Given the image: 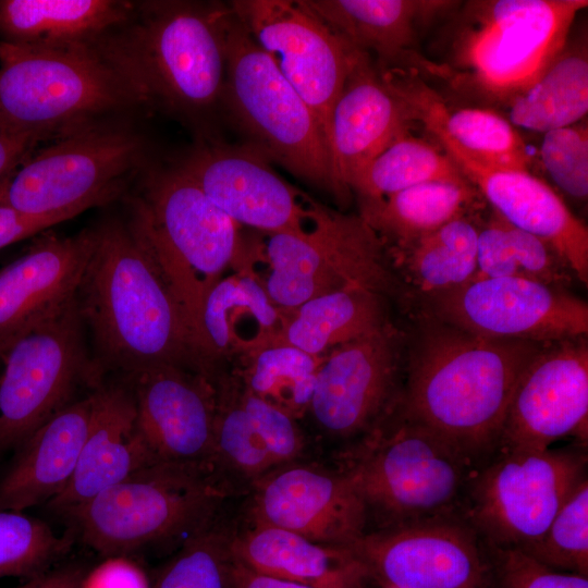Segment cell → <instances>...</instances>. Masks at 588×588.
<instances>
[{
    "label": "cell",
    "mask_w": 588,
    "mask_h": 588,
    "mask_svg": "<svg viewBox=\"0 0 588 588\" xmlns=\"http://www.w3.org/2000/svg\"><path fill=\"white\" fill-rule=\"evenodd\" d=\"M172 162L238 225L308 235L323 229L335 213L283 180L247 144L232 146L213 136L196 137Z\"/></svg>",
    "instance_id": "obj_14"
},
{
    "label": "cell",
    "mask_w": 588,
    "mask_h": 588,
    "mask_svg": "<svg viewBox=\"0 0 588 588\" xmlns=\"http://www.w3.org/2000/svg\"><path fill=\"white\" fill-rule=\"evenodd\" d=\"M413 117L371 58L357 50L333 108L329 151L338 197L350 194L353 175L397 138L409 133Z\"/></svg>",
    "instance_id": "obj_24"
},
{
    "label": "cell",
    "mask_w": 588,
    "mask_h": 588,
    "mask_svg": "<svg viewBox=\"0 0 588 588\" xmlns=\"http://www.w3.org/2000/svg\"><path fill=\"white\" fill-rule=\"evenodd\" d=\"M478 278H520L566 289L577 280L567 262L546 241L518 229L491 210L478 225Z\"/></svg>",
    "instance_id": "obj_35"
},
{
    "label": "cell",
    "mask_w": 588,
    "mask_h": 588,
    "mask_svg": "<svg viewBox=\"0 0 588 588\" xmlns=\"http://www.w3.org/2000/svg\"><path fill=\"white\" fill-rule=\"evenodd\" d=\"M578 449L497 450L474 471L461 514L486 543L523 549L585 479Z\"/></svg>",
    "instance_id": "obj_11"
},
{
    "label": "cell",
    "mask_w": 588,
    "mask_h": 588,
    "mask_svg": "<svg viewBox=\"0 0 588 588\" xmlns=\"http://www.w3.org/2000/svg\"><path fill=\"white\" fill-rule=\"evenodd\" d=\"M541 162L554 184L568 197L584 201L588 196V126L583 120L543 133Z\"/></svg>",
    "instance_id": "obj_43"
},
{
    "label": "cell",
    "mask_w": 588,
    "mask_h": 588,
    "mask_svg": "<svg viewBox=\"0 0 588 588\" xmlns=\"http://www.w3.org/2000/svg\"><path fill=\"white\" fill-rule=\"evenodd\" d=\"M401 395V394H400ZM344 470L384 527L461 513L479 466L437 431L413 418L400 396L362 437Z\"/></svg>",
    "instance_id": "obj_5"
},
{
    "label": "cell",
    "mask_w": 588,
    "mask_h": 588,
    "mask_svg": "<svg viewBox=\"0 0 588 588\" xmlns=\"http://www.w3.org/2000/svg\"><path fill=\"white\" fill-rule=\"evenodd\" d=\"M75 540L23 511L0 509V578L27 579L64 561Z\"/></svg>",
    "instance_id": "obj_40"
},
{
    "label": "cell",
    "mask_w": 588,
    "mask_h": 588,
    "mask_svg": "<svg viewBox=\"0 0 588 588\" xmlns=\"http://www.w3.org/2000/svg\"><path fill=\"white\" fill-rule=\"evenodd\" d=\"M127 217L182 311L197 348L204 301L238 248V224L172 161L152 160L132 185Z\"/></svg>",
    "instance_id": "obj_4"
},
{
    "label": "cell",
    "mask_w": 588,
    "mask_h": 588,
    "mask_svg": "<svg viewBox=\"0 0 588 588\" xmlns=\"http://www.w3.org/2000/svg\"><path fill=\"white\" fill-rule=\"evenodd\" d=\"M284 320L254 277H222L201 307L198 352L210 354L233 347L258 351L274 342Z\"/></svg>",
    "instance_id": "obj_30"
},
{
    "label": "cell",
    "mask_w": 588,
    "mask_h": 588,
    "mask_svg": "<svg viewBox=\"0 0 588 588\" xmlns=\"http://www.w3.org/2000/svg\"><path fill=\"white\" fill-rule=\"evenodd\" d=\"M425 93L443 130L467 155L490 168L529 171L526 144L507 118L488 108L451 110L427 85Z\"/></svg>",
    "instance_id": "obj_37"
},
{
    "label": "cell",
    "mask_w": 588,
    "mask_h": 588,
    "mask_svg": "<svg viewBox=\"0 0 588 588\" xmlns=\"http://www.w3.org/2000/svg\"><path fill=\"white\" fill-rule=\"evenodd\" d=\"M128 0H0V41L46 49L93 46L125 21Z\"/></svg>",
    "instance_id": "obj_29"
},
{
    "label": "cell",
    "mask_w": 588,
    "mask_h": 588,
    "mask_svg": "<svg viewBox=\"0 0 588 588\" xmlns=\"http://www.w3.org/2000/svg\"><path fill=\"white\" fill-rule=\"evenodd\" d=\"M93 414L75 471L48 507L66 515L134 471L157 463L137 424L132 387L122 376L93 388Z\"/></svg>",
    "instance_id": "obj_25"
},
{
    "label": "cell",
    "mask_w": 588,
    "mask_h": 588,
    "mask_svg": "<svg viewBox=\"0 0 588 588\" xmlns=\"http://www.w3.org/2000/svg\"><path fill=\"white\" fill-rule=\"evenodd\" d=\"M130 119L40 145L0 181V204L33 217L78 216L124 196L152 161Z\"/></svg>",
    "instance_id": "obj_7"
},
{
    "label": "cell",
    "mask_w": 588,
    "mask_h": 588,
    "mask_svg": "<svg viewBox=\"0 0 588 588\" xmlns=\"http://www.w3.org/2000/svg\"><path fill=\"white\" fill-rule=\"evenodd\" d=\"M93 389L74 400L14 451L0 478V509L25 511L57 498L78 463L93 414Z\"/></svg>",
    "instance_id": "obj_26"
},
{
    "label": "cell",
    "mask_w": 588,
    "mask_h": 588,
    "mask_svg": "<svg viewBox=\"0 0 588 588\" xmlns=\"http://www.w3.org/2000/svg\"><path fill=\"white\" fill-rule=\"evenodd\" d=\"M82 588H150V584L126 558H112L88 572Z\"/></svg>",
    "instance_id": "obj_47"
},
{
    "label": "cell",
    "mask_w": 588,
    "mask_h": 588,
    "mask_svg": "<svg viewBox=\"0 0 588 588\" xmlns=\"http://www.w3.org/2000/svg\"><path fill=\"white\" fill-rule=\"evenodd\" d=\"M488 549L497 588H588V576L553 569L518 548Z\"/></svg>",
    "instance_id": "obj_44"
},
{
    "label": "cell",
    "mask_w": 588,
    "mask_h": 588,
    "mask_svg": "<svg viewBox=\"0 0 588 588\" xmlns=\"http://www.w3.org/2000/svg\"><path fill=\"white\" fill-rule=\"evenodd\" d=\"M40 144L0 120V181L14 171Z\"/></svg>",
    "instance_id": "obj_48"
},
{
    "label": "cell",
    "mask_w": 588,
    "mask_h": 588,
    "mask_svg": "<svg viewBox=\"0 0 588 588\" xmlns=\"http://www.w3.org/2000/svg\"><path fill=\"white\" fill-rule=\"evenodd\" d=\"M381 295L368 287L348 286L309 299L284 320L273 343L319 357L387 324Z\"/></svg>",
    "instance_id": "obj_32"
},
{
    "label": "cell",
    "mask_w": 588,
    "mask_h": 588,
    "mask_svg": "<svg viewBox=\"0 0 588 588\" xmlns=\"http://www.w3.org/2000/svg\"><path fill=\"white\" fill-rule=\"evenodd\" d=\"M88 572L81 563L62 561L14 588H82Z\"/></svg>",
    "instance_id": "obj_49"
},
{
    "label": "cell",
    "mask_w": 588,
    "mask_h": 588,
    "mask_svg": "<svg viewBox=\"0 0 588 588\" xmlns=\"http://www.w3.org/2000/svg\"><path fill=\"white\" fill-rule=\"evenodd\" d=\"M76 303L101 378L198 355L177 302L128 217L94 224Z\"/></svg>",
    "instance_id": "obj_2"
},
{
    "label": "cell",
    "mask_w": 588,
    "mask_h": 588,
    "mask_svg": "<svg viewBox=\"0 0 588 588\" xmlns=\"http://www.w3.org/2000/svg\"><path fill=\"white\" fill-rule=\"evenodd\" d=\"M277 468L262 438L243 408L238 396L217 395L210 475L228 494L233 481L252 487Z\"/></svg>",
    "instance_id": "obj_38"
},
{
    "label": "cell",
    "mask_w": 588,
    "mask_h": 588,
    "mask_svg": "<svg viewBox=\"0 0 588 588\" xmlns=\"http://www.w3.org/2000/svg\"><path fill=\"white\" fill-rule=\"evenodd\" d=\"M587 418V336L546 344L517 379L497 450H546L569 434L584 440Z\"/></svg>",
    "instance_id": "obj_19"
},
{
    "label": "cell",
    "mask_w": 588,
    "mask_h": 588,
    "mask_svg": "<svg viewBox=\"0 0 588 588\" xmlns=\"http://www.w3.org/2000/svg\"><path fill=\"white\" fill-rule=\"evenodd\" d=\"M586 0L470 1L452 46L460 78L507 103L526 91L561 53Z\"/></svg>",
    "instance_id": "obj_10"
},
{
    "label": "cell",
    "mask_w": 588,
    "mask_h": 588,
    "mask_svg": "<svg viewBox=\"0 0 588 588\" xmlns=\"http://www.w3.org/2000/svg\"><path fill=\"white\" fill-rule=\"evenodd\" d=\"M430 181L467 180L445 152L408 133L359 169L348 189L359 200L378 199Z\"/></svg>",
    "instance_id": "obj_36"
},
{
    "label": "cell",
    "mask_w": 588,
    "mask_h": 588,
    "mask_svg": "<svg viewBox=\"0 0 588 588\" xmlns=\"http://www.w3.org/2000/svg\"><path fill=\"white\" fill-rule=\"evenodd\" d=\"M230 556L274 577L314 588H364L369 571L350 546L313 541L278 527L254 524L228 534Z\"/></svg>",
    "instance_id": "obj_27"
},
{
    "label": "cell",
    "mask_w": 588,
    "mask_h": 588,
    "mask_svg": "<svg viewBox=\"0 0 588 588\" xmlns=\"http://www.w3.org/2000/svg\"><path fill=\"white\" fill-rule=\"evenodd\" d=\"M238 400L262 438L277 467L294 463L303 452V436L294 417L244 390Z\"/></svg>",
    "instance_id": "obj_45"
},
{
    "label": "cell",
    "mask_w": 588,
    "mask_h": 588,
    "mask_svg": "<svg viewBox=\"0 0 588 588\" xmlns=\"http://www.w3.org/2000/svg\"><path fill=\"white\" fill-rule=\"evenodd\" d=\"M401 347L400 334L387 323L320 363L308 411L326 433L363 437L387 414L401 394Z\"/></svg>",
    "instance_id": "obj_20"
},
{
    "label": "cell",
    "mask_w": 588,
    "mask_h": 588,
    "mask_svg": "<svg viewBox=\"0 0 588 588\" xmlns=\"http://www.w3.org/2000/svg\"><path fill=\"white\" fill-rule=\"evenodd\" d=\"M478 224L471 216L457 218L391 254L403 296L417 305L457 289L476 277Z\"/></svg>",
    "instance_id": "obj_31"
},
{
    "label": "cell",
    "mask_w": 588,
    "mask_h": 588,
    "mask_svg": "<svg viewBox=\"0 0 588 588\" xmlns=\"http://www.w3.org/2000/svg\"><path fill=\"white\" fill-rule=\"evenodd\" d=\"M350 547L388 588H497L488 544L461 513L366 532Z\"/></svg>",
    "instance_id": "obj_16"
},
{
    "label": "cell",
    "mask_w": 588,
    "mask_h": 588,
    "mask_svg": "<svg viewBox=\"0 0 588 588\" xmlns=\"http://www.w3.org/2000/svg\"><path fill=\"white\" fill-rule=\"evenodd\" d=\"M269 272L262 285L277 307L295 309L317 296L348 286L399 294L379 235L358 216L335 212L316 233H266Z\"/></svg>",
    "instance_id": "obj_13"
},
{
    "label": "cell",
    "mask_w": 588,
    "mask_h": 588,
    "mask_svg": "<svg viewBox=\"0 0 588 588\" xmlns=\"http://www.w3.org/2000/svg\"><path fill=\"white\" fill-rule=\"evenodd\" d=\"M413 119L436 137L481 198L510 224L549 243L567 262L576 279L588 282V229L546 182L529 171L487 167L467 155L443 130L430 108L425 88L407 95Z\"/></svg>",
    "instance_id": "obj_18"
},
{
    "label": "cell",
    "mask_w": 588,
    "mask_h": 588,
    "mask_svg": "<svg viewBox=\"0 0 588 588\" xmlns=\"http://www.w3.org/2000/svg\"><path fill=\"white\" fill-rule=\"evenodd\" d=\"M342 40L365 52L380 72L416 64L418 28L451 8L452 1L305 0Z\"/></svg>",
    "instance_id": "obj_28"
},
{
    "label": "cell",
    "mask_w": 588,
    "mask_h": 588,
    "mask_svg": "<svg viewBox=\"0 0 588 588\" xmlns=\"http://www.w3.org/2000/svg\"><path fill=\"white\" fill-rule=\"evenodd\" d=\"M226 494L205 470L157 462L105 489L65 516L71 529L105 559L186 539L215 519Z\"/></svg>",
    "instance_id": "obj_8"
},
{
    "label": "cell",
    "mask_w": 588,
    "mask_h": 588,
    "mask_svg": "<svg viewBox=\"0 0 588 588\" xmlns=\"http://www.w3.org/2000/svg\"><path fill=\"white\" fill-rule=\"evenodd\" d=\"M229 5L309 106L329 145L333 108L358 49L336 36L305 0H235Z\"/></svg>",
    "instance_id": "obj_17"
},
{
    "label": "cell",
    "mask_w": 588,
    "mask_h": 588,
    "mask_svg": "<svg viewBox=\"0 0 588 588\" xmlns=\"http://www.w3.org/2000/svg\"><path fill=\"white\" fill-rule=\"evenodd\" d=\"M427 315L493 340L551 344L587 336L588 305L566 289L520 278H478L415 305Z\"/></svg>",
    "instance_id": "obj_15"
},
{
    "label": "cell",
    "mask_w": 588,
    "mask_h": 588,
    "mask_svg": "<svg viewBox=\"0 0 588 588\" xmlns=\"http://www.w3.org/2000/svg\"><path fill=\"white\" fill-rule=\"evenodd\" d=\"M222 113L247 136V145L270 162L338 196L318 119L232 10Z\"/></svg>",
    "instance_id": "obj_9"
},
{
    "label": "cell",
    "mask_w": 588,
    "mask_h": 588,
    "mask_svg": "<svg viewBox=\"0 0 588 588\" xmlns=\"http://www.w3.org/2000/svg\"><path fill=\"white\" fill-rule=\"evenodd\" d=\"M230 15V5L216 1H134L128 17L90 47L139 109L209 137L222 112Z\"/></svg>",
    "instance_id": "obj_1"
},
{
    "label": "cell",
    "mask_w": 588,
    "mask_h": 588,
    "mask_svg": "<svg viewBox=\"0 0 588 588\" xmlns=\"http://www.w3.org/2000/svg\"><path fill=\"white\" fill-rule=\"evenodd\" d=\"M228 534L213 519L183 540L150 588H230Z\"/></svg>",
    "instance_id": "obj_42"
},
{
    "label": "cell",
    "mask_w": 588,
    "mask_h": 588,
    "mask_svg": "<svg viewBox=\"0 0 588 588\" xmlns=\"http://www.w3.org/2000/svg\"><path fill=\"white\" fill-rule=\"evenodd\" d=\"M415 317L401 405L480 465L497 450L518 377L543 345L486 339Z\"/></svg>",
    "instance_id": "obj_3"
},
{
    "label": "cell",
    "mask_w": 588,
    "mask_h": 588,
    "mask_svg": "<svg viewBox=\"0 0 588 588\" xmlns=\"http://www.w3.org/2000/svg\"><path fill=\"white\" fill-rule=\"evenodd\" d=\"M111 66L88 47L0 41V120L40 145L138 110Z\"/></svg>",
    "instance_id": "obj_6"
},
{
    "label": "cell",
    "mask_w": 588,
    "mask_h": 588,
    "mask_svg": "<svg viewBox=\"0 0 588 588\" xmlns=\"http://www.w3.org/2000/svg\"><path fill=\"white\" fill-rule=\"evenodd\" d=\"M250 489L254 524L332 546H351L366 534L367 505L344 469L294 462L269 471Z\"/></svg>",
    "instance_id": "obj_21"
},
{
    "label": "cell",
    "mask_w": 588,
    "mask_h": 588,
    "mask_svg": "<svg viewBox=\"0 0 588 588\" xmlns=\"http://www.w3.org/2000/svg\"><path fill=\"white\" fill-rule=\"evenodd\" d=\"M520 550L553 569L588 576L587 478L560 507L542 536Z\"/></svg>",
    "instance_id": "obj_41"
},
{
    "label": "cell",
    "mask_w": 588,
    "mask_h": 588,
    "mask_svg": "<svg viewBox=\"0 0 588 588\" xmlns=\"http://www.w3.org/2000/svg\"><path fill=\"white\" fill-rule=\"evenodd\" d=\"M480 198L468 181H430L382 198L360 200V217L378 235L401 246L471 216Z\"/></svg>",
    "instance_id": "obj_33"
},
{
    "label": "cell",
    "mask_w": 588,
    "mask_h": 588,
    "mask_svg": "<svg viewBox=\"0 0 588 588\" xmlns=\"http://www.w3.org/2000/svg\"><path fill=\"white\" fill-rule=\"evenodd\" d=\"M71 215L51 217L26 216L0 204V249L26 238H33L44 231L66 220Z\"/></svg>",
    "instance_id": "obj_46"
},
{
    "label": "cell",
    "mask_w": 588,
    "mask_h": 588,
    "mask_svg": "<svg viewBox=\"0 0 588 588\" xmlns=\"http://www.w3.org/2000/svg\"><path fill=\"white\" fill-rule=\"evenodd\" d=\"M0 268V353L60 314L76 297L95 243V226L73 235L50 229Z\"/></svg>",
    "instance_id": "obj_23"
},
{
    "label": "cell",
    "mask_w": 588,
    "mask_h": 588,
    "mask_svg": "<svg viewBox=\"0 0 588 588\" xmlns=\"http://www.w3.org/2000/svg\"><path fill=\"white\" fill-rule=\"evenodd\" d=\"M230 588H314L254 571L230 556L228 565Z\"/></svg>",
    "instance_id": "obj_50"
},
{
    "label": "cell",
    "mask_w": 588,
    "mask_h": 588,
    "mask_svg": "<svg viewBox=\"0 0 588 588\" xmlns=\"http://www.w3.org/2000/svg\"><path fill=\"white\" fill-rule=\"evenodd\" d=\"M507 120L526 130L546 133L586 119L588 54L586 39L566 42L543 74L507 103Z\"/></svg>",
    "instance_id": "obj_34"
},
{
    "label": "cell",
    "mask_w": 588,
    "mask_h": 588,
    "mask_svg": "<svg viewBox=\"0 0 588 588\" xmlns=\"http://www.w3.org/2000/svg\"><path fill=\"white\" fill-rule=\"evenodd\" d=\"M319 358L283 343L258 350L246 373L245 390L292 417L308 411Z\"/></svg>",
    "instance_id": "obj_39"
},
{
    "label": "cell",
    "mask_w": 588,
    "mask_h": 588,
    "mask_svg": "<svg viewBox=\"0 0 588 588\" xmlns=\"http://www.w3.org/2000/svg\"><path fill=\"white\" fill-rule=\"evenodd\" d=\"M122 377L132 387L138 427L157 461L210 475L217 393L208 379L172 364Z\"/></svg>",
    "instance_id": "obj_22"
},
{
    "label": "cell",
    "mask_w": 588,
    "mask_h": 588,
    "mask_svg": "<svg viewBox=\"0 0 588 588\" xmlns=\"http://www.w3.org/2000/svg\"><path fill=\"white\" fill-rule=\"evenodd\" d=\"M86 336L75 297L0 353V455L76 400L79 387L102 379Z\"/></svg>",
    "instance_id": "obj_12"
}]
</instances>
